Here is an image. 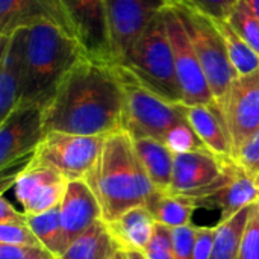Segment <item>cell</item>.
Listing matches in <instances>:
<instances>
[{
	"label": "cell",
	"mask_w": 259,
	"mask_h": 259,
	"mask_svg": "<svg viewBox=\"0 0 259 259\" xmlns=\"http://www.w3.org/2000/svg\"><path fill=\"white\" fill-rule=\"evenodd\" d=\"M118 71L124 85L123 129L129 132L132 138H153L162 141L173 126L187 120L182 105H175L158 97L121 65H118Z\"/></svg>",
	"instance_id": "cell-6"
},
{
	"label": "cell",
	"mask_w": 259,
	"mask_h": 259,
	"mask_svg": "<svg viewBox=\"0 0 259 259\" xmlns=\"http://www.w3.org/2000/svg\"><path fill=\"white\" fill-rule=\"evenodd\" d=\"M118 65L126 68L143 87L158 97L182 105V91L164 11L144 29Z\"/></svg>",
	"instance_id": "cell-4"
},
{
	"label": "cell",
	"mask_w": 259,
	"mask_h": 259,
	"mask_svg": "<svg viewBox=\"0 0 259 259\" xmlns=\"http://www.w3.org/2000/svg\"><path fill=\"white\" fill-rule=\"evenodd\" d=\"M135 153L146 170L149 179L159 191H168L173 178L175 153L153 138H132Z\"/></svg>",
	"instance_id": "cell-21"
},
{
	"label": "cell",
	"mask_w": 259,
	"mask_h": 259,
	"mask_svg": "<svg viewBox=\"0 0 259 259\" xmlns=\"http://www.w3.org/2000/svg\"><path fill=\"white\" fill-rule=\"evenodd\" d=\"M147 259H175L173 231L161 223H155L152 238L143 250Z\"/></svg>",
	"instance_id": "cell-29"
},
{
	"label": "cell",
	"mask_w": 259,
	"mask_h": 259,
	"mask_svg": "<svg viewBox=\"0 0 259 259\" xmlns=\"http://www.w3.org/2000/svg\"><path fill=\"white\" fill-rule=\"evenodd\" d=\"M68 179L53 165L36 156L14 176L12 190L15 200L26 215H36L59 206Z\"/></svg>",
	"instance_id": "cell-10"
},
{
	"label": "cell",
	"mask_w": 259,
	"mask_h": 259,
	"mask_svg": "<svg viewBox=\"0 0 259 259\" xmlns=\"http://www.w3.org/2000/svg\"><path fill=\"white\" fill-rule=\"evenodd\" d=\"M215 226H196V243L193 259H209L212 253Z\"/></svg>",
	"instance_id": "cell-36"
},
{
	"label": "cell",
	"mask_w": 259,
	"mask_h": 259,
	"mask_svg": "<svg viewBox=\"0 0 259 259\" xmlns=\"http://www.w3.org/2000/svg\"><path fill=\"white\" fill-rule=\"evenodd\" d=\"M0 259H58L46 247L0 244Z\"/></svg>",
	"instance_id": "cell-35"
},
{
	"label": "cell",
	"mask_w": 259,
	"mask_h": 259,
	"mask_svg": "<svg viewBox=\"0 0 259 259\" xmlns=\"http://www.w3.org/2000/svg\"><path fill=\"white\" fill-rule=\"evenodd\" d=\"M175 8L197 53L214 100L222 106L234 80L238 77V73L228 55L225 39L214 18L181 0L175 3Z\"/></svg>",
	"instance_id": "cell-5"
},
{
	"label": "cell",
	"mask_w": 259,
	"mask_h": 259,
	"mask_svg": "<svg viewBox=\"0 0 259 259\" xmlns=\"http://www.w3.org/2000/svg\"><path fill=\"white\" fill-rule=\"evenodd\" d=\"M85 181L96 194L106 223L132 208L144 206L156 191L124 129L105 138L100 156Z\"/></svg>",
	"instance_id": "cell-2"
},
{
	"label": "cell",
	"mask_w": 259,
	"mask_h": 259,
	"mask_svg": "<svg viewBox=\"0 0 259 259\" xmlns=\"http://www.w3.org/2000/svg\"><path fill=\"white\" fill-rule=\"evenodd\" d=\"M23 93V29L2 36L0 59V121L21 102Z\"/></svg>",
	"instance_id": "cell-18"
},
{
	"label": "cell",
	"mask_w": 259,
	"mask_h": 259,
	"mask_svg": "<svg viewBox=\"0 0 259 259\" xmlns=\"http://www.w3.org/2000/svg\"><path fill=\"white\" fill-rule=\"evenodd\" d=\"M226 44L228 55L238 76L249 74L259 68V55L237 33L228 20H214Z\"/></svg>",
	"instance_id": "cell-26"
},
{
	"label": "cell",
	"mask_w": 259,
	"mask_h": 259,
	"mask_svg": "<svg viewBox=\"0 0 259 259\" xmlns=\"http://www.w3.org/2000/svg\"><path fill=\"white\" fill-rule=\"evenodd\" d=\"M0 244L42 247L27 225H0Z\"/></svg>",
	"instance_id": "cell-30"
},
{
	"label": "cell",
	"mask_w": 259,
	"mask_h": 259,
	"mask_svg": "<svg viewBox=\"0 0 259 259\" xmlns=\"http://www.w3.org/2000/svg\"><path fill=\"white\" fill-rule=\"evenodd\" d=\"M114 259H129V256H127V252H126V250H121V249H120V250L115 253Z\"/></svg>",
	"instance_id": "cell-40"
},
{
	"label": "cell",
	"mask_w": 259,
	"mask_h": 259,
	"mask_svg": "<svg viewBox=\"0 0 259 259\" xmlns=\"http://www.w3.org/2000/svg\"><path fill=\"white\" fill-rule=\"evenodd\" d=\"M27 226L39 240L42 247L50 250L53 255L59 256L67 249V241L61 225L59 206L36 215H27Z\"/></svg>",
	"instance_id": "cell-25"
},
{
	"label": "cell",
	"mask_w": 259,
	"mask_h": 259,
	"mask_svg": "<svg viewBox=\"0 0 259 259\" xmlns=\"http://www.w3.org/2000/svg\"><path fill=\"white\" fill-rule=\"evenodd\" d=\"M234 161L246 171L259 175V129L244 141L234 156Z\"/></svg>",
	"instance_id": "cell-32"
},
{
	"label": "cell",
	"mask_w": 259,
	"mask_h": 259,
	"mask_svg": "<svg viewBox=\"0 0 259 259\" xmlns=\"http://www.w3.org/2000/svg\"><path fill=\"white\" fill-rule=\"evenodd\" d=\"M38 23H52L73 36L59 0H0V38Z\"/></svg>",
	"instance_id": "cell-16"
},
{
	"label": "cell",
	"mask_w": 259,
	"mask_h": 259,
	"mask_svg": "<svg viewBox=\"0 0 259 259\" xmlns=\"http://www.w3.org/2000/svg\"><path fill=\"white\" fill-rule=\"evenodd\" d=\"M85 55L79 41L59 26L38 23L23 29V93L20 103L42 108L71 67Z\"/></svg>",
	"instance_id": "cell-3"
},
{
	"label": "cell",
	"mask_w": 259,
	"mask_h": 259,
	"mask_svg": "<svg viewBox=\"0 0 259 259\" xmlns=\"http://www.w3.org/2000/svg\"><path fill=\"white\" fill-rule=\"evenodd\" d=\"M44 108L20 103L0 121V168L2 173L27 164L44 140Z\"/></svg>",
	"instance_id": "cell-7"
},
{
	"label": "cell",
	"mask_w": 259,
	"mask_h": 259,
	"mask_svg": "<svg viewBox=\"0 0 259 259\" xmlns=\"http://www.w3.org/2000/svg\"><path fill=\"white\" fill-rule=\"evenodd\" d=\"M127 256H129V259H147L143 252H138V250H129Z\"/></svg>",
	"instance_id": "cell-39"
},
{
	"label": "cell",
	"mask_w": 259,
	"mask_h": 259,
	"mask_svg": "<svg viewBox=\"0 0 259 259\" xmlns=\"http://www.w3.org/2000/svg\"><path fill=\"white\" fill-rule=\"evenodd\" d=\"M155 223L146 206H137L106 225L121 250L143 252L152 238Z\"/></svg>",
	"instance_id": "cell-20"
},
{
	"label": "cell",
	"mask_w": 259,
	"mask_h": 259,
	"mask_svg": "<svg viewBox=\"0 0 259 259\" xmlns=\"http://www.w3.org/2000/svg\"><path fill=\"white\" fill-rule=\"evenodd\" d=\"M105 138L49 132L33 156L53 165L68 181L85 179L100 156Z\"/></svg>",
	"instance_id": "cell-9"
},
{
	"label": "cell",
	"mask_w": 259,
	"mask_h": 259,
	"mask_svg": "<svg viewBox=\"0 0 259 259\" xmlns=\"http://www.w3.org/2000/svg\"><path fill=\"white\" fill-rule=\"evenodd\" d=\"M193 200L197 209H219L222 212L220 222L226 220L240 209L259 203V175L246 171L235 161H231L225 184L217 191Z\"/></svg>",
	"instance_id": "cell-14"
},
{
	"label": "cell",
	"mask_w": 259,
	"mask_h": 259,
	"mask_svg": "<svg viewBox=\"0 0 259 259\" xmlns=\"http://www.w3.org/2000/svg\"><path fill=\"white\" fill-rule=\"evenodd\" d=\"M59 3L85 55L114 62L105 0H59Z\"/></svg>",
	"instance_id": "cell-12"
},
{
	"label": "cell",
	"mask_w": 259,
	"mask_h": 259,
	"mask_svg": "<svg viewBox=\"0 0 259 259\" xmlns=\"http://www.w3.org/2000/svg\"><path fill=\"white\" fill-rule=\"evenodd\" d=\"M211 152L175 153L170 193L196 197L203 188L214 184L225 171L226 162Z\"/></svg>",
	"instance_id": "cell-15"
},
{
	"label": "cell",
	"mask_w": 259,
	"mask_h": 259,
	"mask_svg": "<svg viewBox=\"0 0 259 259\" xmlns=\"http://www.w3.org/2000/svg\"><path fill=\"white\" fill-rule=\"evenodd\" d=\"M243 2L250 9V12L259 20V0H243Z\"/></svg>",
	"instance_id": "cell-38"
},
{
	"label": "cell",
	"mask_w": 259,
	"mask_h": 259,
	"mask_svg": "<svg viewBox=\"0 0 259 259\" xmlns=\"http://www.w3.org/2000/svg\"><path fill=\"white\" fill-rule=\"evenodd\" d=\"M182 106L188 123L208 150L222 159H234L231 135L222 108L215 102L211 105Z\"/></svg>",
	"instance_id": "cell-19"
},
{
	"label": "cell",
	"mask_w": 259,
	"mask_h": 259,
	"mask_svg": "<svg viewBox=\"0 0 259 259\" xmlns=\"http://www.w3.org/2000/svg\"><path fill=\"white\" fill-rule=\"evenodd\" d=\"M176 0H105L112 56L118 64L144 29Z\"/></svg>",
	"instance_id": "cell-11"
},
{
	"label": "cell",
	"mask_w": 259,
	"mask_h": 259,
	"mask_svg": "<svg viewBox=\"0 0 259 259\" xmlns=\"http://www.w3.org/2000/svg\"><path fill=\"white\" fill-rule=\"evenodd\" d=\"M173 231V250L175 259H193L196 243V226L187 225L175 228Z\"/></svg>",
	"instance_id": "cell-34"
},
{
	"label": "cell",
	"mask_w": 259,
	"mask_h": 259,
	"mask_svg": "<svg viewBox=\"0 0 259 259\" xmlns=\"http://www.w3.org/2000/svg\"><path fill=\"white\" fill-rule=\"evenodd\" d=\"M0 225H27V215L17 211L5 196L0 197Z\"/></svg>",
	"instance_id": "cell-37"
},
{
	"label": "cell",
	"mask_w": 259,
	"mask_h": 259,
	"mask_svg": "<svg viewBox=\"0 0 259 259\" xmlns=\"http://www.w3.org/2000/svg\"><path fill=\"white\" fill-rule=\"evenodd\" d=\"M164 17L175 55L178 80L182 91V105L196 106L214 103L215 100L208 79L175 5L164 11Z\"/></svg>",
	"instance_id": "cell-8"
},
{
	"label": "cell",
	"mask_w": 259,
	"mask_h": 259,
	"mask_svg": "<svg viewBox=\"0 0 259 259\" xmlns=\"http://www.w3.org/2000/svg\"><path fill=\"white\" fill-rule=\"evenodd\" d=\"M124 85L118 65L83 55L44 108V132L108 137L123 129Z\"/></svg>",
	"instance_id": "cell-1"
},
{
	"label": "cell",
	"mask_w": 259,
	"mask_h": 259,
	"mask_svg": "<svg viewBox=\"0 0 259 259\" xmlns=\"http://www.w3.org/2000/svg\"><path fill=\"white\" fill-rule=\"evenodd\" d=\"M179 2V0H176ZM202 11L214 20H228L240 0H181Z\"/></svg>",
	"instance_id": "cell-33"
},
{
	"label": "cell",
	"mask_w": 259,
	"mask_h": 259,
	"mask_svg": "<svg viewBox=\"0 0 259 259\" xmlns=\"http://www.w3.org/2000/svg\"><path fill=\"white\" fill-rule=\"evenodd\" d=\"M59 215L67 246L99 220H103L100 203L85 179L68 181L59 203Z\"/></svg>",
	"instance_id": "cell-17"
},
{
	"label": "cell",
	"mask_w": 259,
	"mask_h": 259,
	"mask_svg": "<svg viewBox=\"0 0 259 259\" xmlns=\"http://www.w3.org/2000/svg\"><path fill=\"white\" fill-rule=\"evenodd\" d=\"M120 250L106 222L99 220L87 232L71 241L58 259H114Z\"/></svg>",
	"instance_id": "cell-22"
},
{
	"label": "cell",
	"mask_w": 259,
	"mask_h": 259,
	"mask_svg": "<svg viewBox=\"0 0 259 259\" xmlns=\"http://www.w3.org/2000/svg\"><path fill=\"white\" fill-rule=\"evenodd\" d=\"M232 143V158L259 129V68L238 76L220 106Z\"/></svg>",
	"instance_id": "cell-13"
},
{
	"label": "cell",
	"mask_w": 259,
	"mask_h": 259,
	"mask_svg": "<svg viewBox=\"0 0 259 259\" xmlns=\"http://www.w3.org/2000/svg\"><path fill=\"white\" fill-rule=\"evenodd\" d=\"M255 205H249L240 209L232 217L222 220L215 225V235L212 244V253L209 259H237L243 235L249 219L255 209Z\"/></svg>",
	"instance_id": "cell-24"
},
{
	"label": "cell",
	"mask_w": 259,
	"mask_h": 259,
	"mask_svg": "<svg viewBox=\"0 0 259 259\" xmlns=\"http://www.w3.org/2000/svg\"><path fill=\"white\" fill-rule=\"evenodd\" d=\"M237 259H259V203L249 219Z\"/></svg>",
	"instance_id": "cell-31"
},
{
	"label": "cell",
	"mask_w": 259,
	"mask_h": 259,
	"mask_svg": "<svg viewBox=\"0 0 259 259\" xmlns=\"http://www.w3.org/2000/svg\"><path fill=\"white\" fill-rule=\"evenodd\" d=\"M228 21L237 30V33L259 55V20L250 12L243 0L229 15Z\"/></svg>",
	"instance_id": "cell-28"
},
{
	"label": "cell",
	"mask_w": 259,
	"mask_h": 259,
	"mask_svg": "<svg viewBox=\"0 0 259 259\" xmlns=\"http://www.w3.org/2000/svg\"><path fill=\"white\" fill-rule=\"evenodd\" d=\"M144 206L152 214L156 223H161L171 229L191 225L193 212L197 209L191 197L159 190H156L150 196Z\"/></svg>",
	"instance_id": "cell-23"
},
{
	"label": "cell",
	"mask_w": 259,
	"mask_h": 259,
	"mask_svg": "<svg viewBox=\"0 0 259 259\" xmlns=\"http://www.w3.org/2000/svg\"><path fill=\"white\" fill-rule=\"evenodd\" d=\"M162 143L173 153H190V152H209L203 141L199 138L188 120H184L173 126L164 137Z\"/></svg>",
	"instance_id": "cell-27"
}]
</instances>
